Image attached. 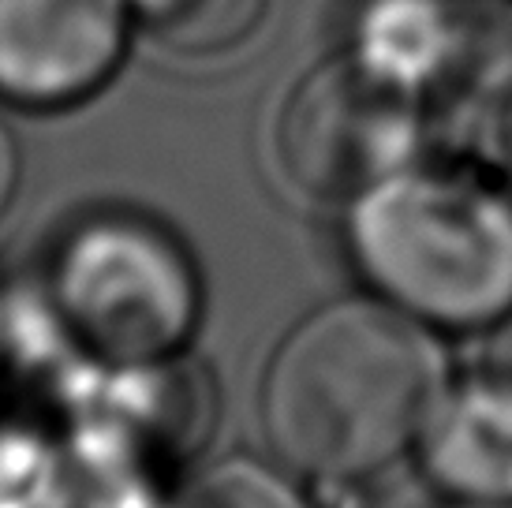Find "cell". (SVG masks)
<instances>
[{"label": "cell", "instance_id": "obj_1", "mask_svg": "<svg viewBox=\"0 0 512 508\" xmlns=\"http://www.w3.org/2000/svg\"><path fill=\"white\" fill-rule=\"evenodd\" d=\"M445 393V359L427 322L389 299H341L303 318L273 352L262 426L296 471L359 479L423 438Z\"/></svg>", "mask_w": 512, "mask_h": 508}, {"label": "cell", "instance_id": "obj_2", "mask_svg": "<svg viewBox=\"0 0 512 508\" xmlns=\"http://www.w3.org/2000/svg\"><path fill=\"white\" fill-rule=\"evenodd\" d=\"M348 240L393 307L475 329L512 311V187L471 169L404 165L352 198Z\"/></svg>", "mask_w": 512, "mask_h": 508}, {"label": "cell", "instance_id": "obj_3", "mask_svg": "<svg viewBox=\"0 0 512 508\" xmlns=\"http://www.w3.org/2000/svg\"><path fill=\"white\" fill-rule=\"evenodd\" d=\"M57 299L94 352L116 363H150L195 325L199 281L169 232L116 213L86 221L64 243Z\"/></svg>", "mask_w": 512, "mask_h": 508}, {"label": "cell", "instance_id": "obj_4", "mask_svg": "<svg viewBox=\"0 0 512 508\" xmlns=\"http://www.w3.org/2000/svg\"><path fill=\"white\" fill-rule=\"evenodd\" d=\"M419 131V94L344 53L292 86L277 124V154L303 191L356 198L412 165Z\"/></svg>", "mask_w": 512, "mask_h": 508}, {"label": "cell", "instance_id": "obj_5", "mask_svg": "<svg viewBox=\"0 0 512 508\" xmlns=\"http://www.w3.org/2000/svg\"><path fill=\"white\" fill-rule=\"evenodd\" d=\"M128 30V0H0V98L79 105L116 75Z\"/></svg>", "mask_w": 512, "mask_h": 508}, {"label": "cell", "instance_id": "obj_6", "mask_svg": "<svg viewBox=\"0 0 512 508\" xmlns=\"http://www.w3.org/2000/svg\"><path fill=\"white\" fill-rule=\"evenodd\" d=\"M423 464L456 501H512V385L483 374L449 389L423 430Z\"/></svg>", "mask_w": 512, "mask_h": 508}, {"label": "cell", "instance_id": "obj_7", "mask_svg": "<svg viewBox=\"0 0 512 508\" xmlns=\"http://www.w3.org/2000/svg\"><path fill=\"white\" fill-rule=\"evenodd\" d=\"M464 45L468 27L453 0H367L348 53L423 98L464 57Z\"/></svg>", "mask_w": 512, "mask_h": 508}, {"label": "cell", "instance_id": "obj_8", "mask_svg": "<svg viewBox=\"0 0 512 508\" xmlns=\"http://www.w3.org/2000/svg\"><path fill=\"white\" fill-rule=\"evenodd\" d=\"M131 19L180 57H217L243 45L270 12V0H128Z\"/></svg>", "mask_w": 512, "mask_h": 508}, {"label": "cell", "instance_id": "obj_9", "mask_svg": "<svg viewBox=\"0 0 512 508\" xmlns=\"http://www.w3.org/2000/svg\"><path fill=\"white\" fill-rule=\"evenodd\" d=\"M180 508H307L277 471L255 460H228L206 471Z\"/></svg>", "mask_w": 512, "mask_h": 508}, {"label": "cell", "instance_id": "obj_10", "mask_svg": "<svg viewBox=\"0 0 512 508\" xmlns=\"http://www.w3.org/2000/svg\"><path fill=\"white\" fill-rule=\"evenodd\" d=\"M486 374L512 385V311L494 322V337L486 344Z\"/></svg>", "mask_w": 512, "mask_h": 508}, {"label": "cell", "instance_id": "obj_11", "mask_svg": "<svg viewBox=\"0 0 512 508\" xmlns=\"http://www.w3.org/2000/svg\"><path fill=\"white\" fill-rule=\"evenodd\" d=\"M19 142H15L12 127L0 120V217L8 210V202L15 198V187H19Z\"/></svg>", "mask_w": 512, "mask_h": 508}, {"label": "cell", "instance_id": "obj_12", "mask_svg": "<svg viewBox=\"0 0 512 508\" xmlns=\"http://www.w3.org/2000/svg\"><path fill=\"white\" fill-rule=\"evenodd\" d=\"M501 157H505V169H509V176H512V101H509V109H505V120H501Z\"/></svg>", "mask_w": 512, "mask_h": 508}, {"label": "cell", "instance_id": "obj_13", "mask_svg": "<svg viewBox=\"0 0 512 508\" xmlns=\"http://www.w3.org/2000/svg\"><path fill=\"white\" fill-rule=\"evenodd\" d=\"M449 508H512V501L509 505H498V501H456V505H449Z\"/></svg>", "mask_w": 512, "mask_h": 508}]
</instances>
